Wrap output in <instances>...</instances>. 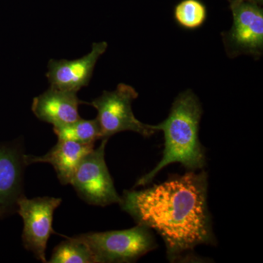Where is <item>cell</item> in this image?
Masks as SVG:
<instances>
[{"instance_id":"obj_12","label":"cell","mask_w":263,"mask_h":263,"mask_svg":"<svg viewBox=\"0 0 263 263\" xmlns=\"http://www.w3.org/2000/svg\"><path fill=\"white\" fill-rule=\"evenodd\" d=\"M53 133L58 140L71 141L84 144H95L98 140L102 139L101 131L97 119H81L76 122L61 126L53 127Z\"/></svg>"},{"instance_id":"obj_10","label":"cell","mask_w":263,"mask_h":263,"mask_svg":"<svg viewBox=\"0 0 263 263\" xmlns=\"http://www.w3.org/2000/svg\"><path fill=\"white\" fill-rule=\"evenodd\" d=\"M87 104L76 91L49 88L33 99L32 110L39 120L61 127L81 119L79 106Z\"/></svg>"},{"instance_id":"obj_7","label":"cell","mask_w":263,"mask_h":263,"mask_svg":"<svg viewBox=\"0 0 263 263\" xmlns=\"http://www.w3.org/2000/svg\"><path fill=\"white\" fill-rule=\"evenodd\" d=\"M62 199L38 197L29 199L25 195L17 202V210L23 219L22 240L24 248L34 254L37 260L47 262L46 250L52 228L55 210L61 205Z\"/></svg>"},{"instance_id":"obj_3","label":"cell","mask_w":263,"mask_h":263,"mask_svg":"<svg viewBox=\"0 0 263 263\" xmlns=\"http://www.w3.org/2000/svg\"><path fill=\"white\" fill-rule=\"evenodd\" d=\"M78 236L89 246L96 263L135 262L157 247L152 230L141 224L127 230L89 232Z\"/></svg>"},{"instance_id":"obj_11","label":"cell","mask_w":263,"mask_h":263,"mask_svg":"<svg viewBox=\"0 0 263 263\" xmlns=\"http://www.w3.org/2000/svg\"><path fill=\"white\" fill-rule=\"evenodd\" d=\"M94 148L95 144L58 140L57 144L44 155H25L24 161L27 166L34 163L51 164L60 182L68 185L81 160Z\"/></svg>"},{"instance_id":"obj_8","label":"cell","mask_w":263,"mask_h":263,"mask_svg":"<svg viewBox=\"0 0 263 263\" xmlns=\"http://www.w3.org/2000/svg\"><path fill=\"white\" fill-rule=\"evenodd\" d=\"M24 156L20 143H0V219L16 212L24 195Z\"/></svg>"},{"instance_id":"obj_9","label":"cell","mask_w":263,"mask_h":263,"mask_svg":"<svg viewBox=\"0 0 263 263\" xmlns=\"http://www.w3.org/2000/svg\"><path fill=\"white\" fill-rule=\"evenodd\" d=\"M108 43H93L91 51L76 60H50L46 76L50 86L78 91L89 86L99 59L108 48Z\"/></svg>"},{"instance_id":"obj_13","label":"cell","mask_w":263,"mask_h":263,"mask_svg":"<svg viewBox=\"0 0 263 263\" xmlns=\"http://www.w3.org/2000/svg\"><path fill=\"white\" fill-rule=\"evenodd\" d=\"M49 263H96L89 246L78 235L68 238L53 249Z\"/></svg>"},{"instance_id":"obj_2","label":"cell","mask_w":263,"mask_h":263,"mask_svg":"<svg viewBox=\"0 0 263 263\" xmlns=\"http://www.w3.org/2000/svg\"><path fill=\"white\" fill-rule=\"evenodd\" d=\"M202 115L201 103L193 90H186L176 97L168 117L153 125L156 131H162L164 134L162 159L150 172L138 179L136 186L152 182L160 171L171 164L180 163L194 171L205 167V149L199 139Z\"/></svg>"},{"instance_id":"obj_1","label":"cell","mask_w":263,"mask_h":263,"mask_svg":"<svg viewBox=\"0 0 263 263\" xmlns=\"http://www.w3.org/2000/svg\"><path fill=\"white\" fill-rule=\"evenodd\" d=\"M119 204L137 224L162 237L172 262L190 257L197 246L214 243L205 171H190L139 191L124 190Z\"/></svg>"},{"instance_id":"obj_14","label":"cell","mask_w":263,"mask_h":263,"mask_svg":"<svg viewBox=\"0 0 263 263\" xmlns=\"http://www.w3.org/2000/svg\"><path fill=\"white\" fill-rule=\"evenodd\" d=\"M174 17L181 28L195 30L206 22L208 10L201 0H181L175 6Z\"/></svg>"},{"instance_id":"obj_5","label":"cell","mask_w":263,"mask_h":263,"mask_svg":"<svg viewBox=\"0 0 263 263\" xmlns=\"http://www.w3.org/2000/svg\"><path fill=\"white\" fill-rule=\"evenodd\" d=\"M108 139H102L97 148L81 160L70 185L79 197L89 205L105 207L121 201L105 162V147Z\"/></svg>"},{"instance_id":"obj_15","label":"cell","mask_w":263,"mask_h":263,"mask_svg":"<svg viewBox=\"0 0 263 263\" xmlns=\"http://www.w3.org/2000/svg\"><path fill=\"white\" fill-rule=\"evenodd\" d=\"M229 3L233 1H246L250 2V3H257V4L262 5L263 0H228Z\"/></svg>"},{"instance_id":"obj_6","label":"cell","mask_w":263,"mask_h":263,"mask_svg":"<svg viewBox=\"0 0 263 263\" xmlns=\"http://www.w3.org/2000/svg\"><path fill=\"white\" fill-rule=\"evenodd\" d=\"M233 25L221 33L224 49L230 59L249 55L259 60L263 53L262 5L246 1L230 3Z\"/></svg>"},{"instance_id":"obj_4","label":"cell","mask_w":263,"mask_h":263,"mask_svg":"<svg viewBox=\"0 0 263 263\" xmlns=\"http://www.w3.org/2000/svg\"><path fill=\"white\" fill-rule=\"evenodd\" d=\"M138 95L130 85L121 83L114 91L105 90L100 97L87 103L98 111L96 119L102 139H109L122 132H134L145 138L157 133L153 125L144 124L135 117L132 105Z\"/></svg>"}]
</instances>
